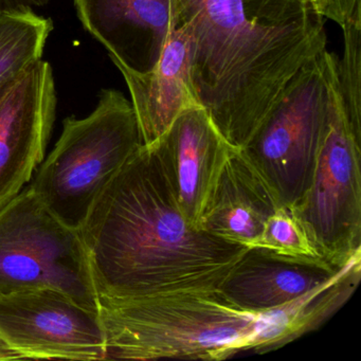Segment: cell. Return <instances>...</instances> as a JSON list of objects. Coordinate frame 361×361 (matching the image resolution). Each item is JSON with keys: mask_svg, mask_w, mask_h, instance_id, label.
<instances>
[{"mask_svg": "<svg viewBox=\"0 0 361 361\" xmlns=\"http://www.w3.org/2000/svg\"><path fill=\"white\" fill-rule=\"evenodd\" d=\"M117 68L128 84L143 145L155 143L183 111L198 105L190 79L185 27L170 35L159 62L149 73Z\"/></svg>", "mask_w": 361, "mask_h": 361, "instance_id": "cell-14", "label": "cell"}, {"mask_svg": "<svg viewBox=\"0 0 361 361\" xmlns=\"http://www.w3.org/2000/svg\"><path fill=\"white\" fill-rule=\"evenodd\" d=\"M338 60L325 49L310 61L240 149L280 207L295 206L312 183L333 113Z\"/></svg>", "mask_w": 361, "mask_h": 361, "instance_id": "cell-5", "label": "cell"}, {"mask_svg": "<svg viewBox=\"0 0 361 361\" xmlns=\"http://www.w3.org/2000/svg\"><path fill=\"white\" fill-rule=\"evenodd\" d=\"M183 27L196 102L238 149L287 84L326 49L312 0H204Z\"/></svg>", "mask_w": 361, "mask_h": 361, "instance_id": "cell-2", "label": "cell"}, {"mask_svg": "<svg viewBox=\"0 0 361 361\" xmlns=\"http://www.w3.org/2000/svg\"><path fill=\"white\" fill-rule=\"evenodd\" d=\"M314 9L323 18L340 26L357 13H361V0H312Z\"/></svg>", "mask_w": 361, "mask_h": 361, "instance_id": "cell-19", "label": "cell"}, {"mask_svg": "<svg viewBox=\"0 0 361 361\" xmlns=\"http://www.w3.org/2000/svg\"><path fill=\"white\" fill-rule=\"evenodd\" d=\"M132 103L103 90L87 117H68L30 187L61 221L80 230L97 198L142 147Z\"/></svg>", "mask_w": 361, "mask_h": 361, "instance_id": "cell-4", "label": "cell"}, {"mask_svg": "<svg viewBox=\"0 0 361 361\" xmlns=\"http://www.w3.org/2000/svg\"><path fill=\"white\" fill-rule=\"evenodd\" d=\"M84 28L116 66L147 73L177 30L174 0H73Z\"/></svg>", "mask_w": 361, "mask_h": 361, "instance_id": "cell-11", "label": "cell"}, {"mask_svg": "<svg viewBox=\"0 0 361 361\" xmlns=\"http://www.w3.org/2000/svg\"><path fill=\"white\" fill-rule=\"evenodd\" d=\"M361 259L348 264L331 283L276 310L267 320L264 352H272L317 331L352 297L360 282Z\"/></svg>", "mask_w": 361, "mask_h": 361, "instance_id": "cell-15", "label": "cell"}, {"mask_svg": "<svg viewBox=\"0 0 361 361\" xmlns=\"http://www.w3.org/2000/svg\"><path fill=\"white\" fill-rule=\"evenodd\" d=\"M361 137L353 130L339 90L310 187L288 208L321 261L343 269L361 257Z\"/></svg>", "mask_w": 361, "mask_h": 361, "instance_id": "cell-7", "label": "cell"}, {"mask_svg": "<svg viewBox=\"0 0 361 361\" xmlns=\"http://www.w3.org/2000/svg\"><path fill=\"white\" fill-rule=\"evenodd\" d=\"M50 0H0V10L22 9V8L43 7Z\"/></svg>", "mask_w": 361, "mask_h": 361, "instance_id": "cell-21", "label": "cell"}, {"mask_svg": "<svg viewBox=\"0 0 361 361\" xmlns=\"http://www.w3.org/2000/svg\"><path fill=\"white\" fill-rule=\"evenodd\" d=\"M51 65L26 69L0 100V210L30 183L45 158L56 115Z\"/></svg>", "mask_w": 361, "mask_h": 361, "instance_id": "cell-9", "label": "cell"}, {"mask_svg": "<svg viewBox=\"0 0 361 361\" xmlns=\"http://www.w3.org/2000/svg\"><path fill=\"white\" fill-rule=\"evenodd\" d=\"M35 289L62 291L98 310L81 232L61 221L29 185L0 210V295Z\"/></svg>", "mask_w": 361, "mask_h": 361, "instance_id": "cell-6", "label": "cell"}, {"mask_svg": "<svg viewBox=\"0 0 361 361\" xmlns=\"http://www.w3.org/2000/svg\"><path fill=\"white\" fill-rule=\"evenodd\" d=\"M343 269H335L320 259L285 257L249 247L219 293L236 310L259 314L325 286Z\"/></svg>", "mask_w": 361, "mask_h": 361, "instance_id": "cell-12", "label": "cell"}, {"mask_svg": "<svg viewBox=\"0 0 361 361\" xmlns=\"http://www.w3.org/2000/svg\"><path fill=\"white\" fill-rule=\"evenodd\" d=\"M98 310L54 289L0 295V360H104Z\"/></svg>", "mask_w": 361, "mask_h": 361, "instance_id": "cell-8", "label": "cell"}, {"mask_svg": "<svg viewBox=\"0 0 361 361\" xmlns=\"http://www.w3.org/2000/svg\"><path fill=\"white\" fill-rule=\"evenodd\" d=\"M80 232L97 293L111 298L219 291L249 248L195 227L145 145L109 181Z\"/></svg>", "mask_w": 361, "mask_h": 361, "instance_id": "cell-1", "label": "cell"}, {"mask_svg": "<svg viewBox=\"0 0 361 361\" xmlns=\"http://www.w3.org/2000/svg\"><path fill=\"white\" fill-rule=\"evenodd\" d=\"M279 208L263 177L240 149H234L207 202L200 228L229 242L253 247Z\"/></svg>", "mask_w": 361, "mask_h": 361, "instance_id": "cell-13", "label": "cell"}, {"mask_svg": "<svg viewBox=\"0 0 361 361\" xmlns=\"http://www.w3.org/2000/svg\"><path fill=\"white\" fill-rule=\"evenodd\" d=\"M343 58L338 60V81L342 102L353 130L361 137V13L341 26Z\"/></svg>", "mask_w": 361, "mask_h": 361, "instance_id": "cell-17", "label": "cell"}, {"mask_svg": "<svg viewBox=\"0 0 361 361\" xmlns=\"http://www.w3.org/2000/svg\"><path fill=\"white\" fill-rule=\"evenodd\" d=\"M54 22L32 8L0 10V85L43 58Z\"/></svg>", "mask_w": 361, "mask_h": 361, "instance_id": "cell-16", "label": "cell"}, {"mask_svg": "<svg viewBox=\"0 0 361 361\" xmlns=\"http://www.w3.org/2000/svg\"><path fill=\"white\" fill-rule=\"evenodd\" d=\"M14 81H16V80H14ZM14 81L8 82V83L1 84V85H0V100L3 99L4 96H5L6 92H8V90H9L10 86L13 84Z\"/></svg>", "mask_w": 361, "mask_h": 361, "instance_id": "cell-22", "label": "cell"}, {"mask_svg": "<svg viewBox=\"0 0 361 361\" xmlns=\"http://www.w3.org/2000/svg\"><path fill=\"white\" fill-rule=\"evenodd\" d=\"M104 360H224L257 353L263 314L240 312L219 291L137 298L98 295Z\"/></svg>", "mask_w": 361, "mask_h": 361, "instance_id": "cell-3", "label": "cell"}, {"mask_svg": "<svg viewBox=\"0 0 361 361\" xmlns=\"http://www.w3.org/2000/svg\"><path fill=\"white\" fill-rule=\"evenodd\" d=\"M149 147L155 152L183 214L200 228L221 170L238 149L225 140L200 105L183 111Z\"/></svg>", "mask_w": 361, "mask_h": 361, "instance_id": "cell-10", "label": "cell"}, {"mask_svg": "<svg viewBox=\"0 0 361 361\" xmlns=\"http://www.w3.org/2000/svg\"><path fill=\"white\" fill-rule=\"evenodd\" d=\"M177 29L183 28L197 13L204 0H174Z\"/></svg>", "mask_w": 361, "mask_h": 361, "instance_id": "cell-20", "label": "cell"}, {"mask_svg": "<svg viewBox=\"0 0 361 361\" xmlns=\"http://www.w3.org/2000/svg\"><path fill=\"white\" fill-rule=\"evenodd\" d=\"M253 247L267 249L285 257L320 259L301 224L285 207H280L268 219L261 238Z\"/></svg>", "mask_w": 361, "mask_h": 361, "instance_id": "cell-18", "label": "cell"}]
</instances>
